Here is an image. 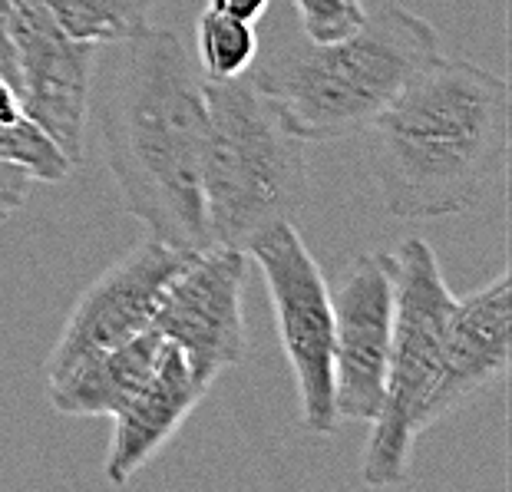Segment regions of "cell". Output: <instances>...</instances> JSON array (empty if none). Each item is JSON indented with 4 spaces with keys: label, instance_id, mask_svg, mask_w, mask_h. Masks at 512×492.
I'll return each instance as SVG.
<instances>
[{
    "label": "cell",
    "instance_id": "1",
    "mask_svg": "<svg viewBox=\"0 0 512 492\" xmlns=\"http://www.w3.org/2000/svg\"><path fill=\"white\" fill-rule=\"evenodd\" d=\"M100 116L103 159L123 209L149 238L172 248H209L202 205V159L209 139L205 76L169 30L146 27L113 43Z\"/></svg>",
    "mask_w": 512,
    "mask_h": 492
},
{
    "label": "cell",
    "instance_id": "2",
    "mask_svg": "<svg viewBox=\"0 0 512 492\" xmlns=\"http://www.w3.org/2000/svg\"><path fill=\"white\" fill-rule=\"evenodd\" d=\"M364 133L387 215L433 222L476 212L509 166V83L473 60L440 57Z\"/></svg>",
    "mask_w": 512,
    "mask_h": 492
},
{
    "label": "cell",
    "instance_id": "3",
    "mask_svg": "<svg viewBox=\"0 0 512 492\" xmlns=\"http://www.w3.org/2000/svg\"><path fill=\"white\" fill-rule=\"evenodd\" d=\"M440 34L420 14L387 4L354 34L281 50L248 73L291 136L337 142L361 136L413 76L440 60Z\"/></svg>",
    "mask_w": 512,
    "mask_h": 492
},
{
    "label": "cell",
    "instance_id": "4",
    "mask_svg": "<svg viewBox=\"0 0 512 492\" xmlns=\"http://www.w3.org/2000/svg\"><path fill=\"white\" fill-rule=\"evenodd\" d=\"M209 139L202 159V205L209 242L248 248L308 205L304 142L291 136L248 76L205 80Z\"/></svg>",
    "mask_w": 512,
    "mask_h": 492
},
{
    "label": "cell",
    "instance_id": "5",
    "mask_svg": "<svg viewBox=\"0 0 512 492\" xmlns=\"http://www.w3.org/2000/svg\"><path fill=\"white\" fill-rule=\"evenodd\" d=\"M456 298L443 278V268L423 238H407L394 251V331H390L384 400L370 420V440L361 459L367 486H397L410 473L413 443L420 430L423 400L437 377Z\"/></svg>",
    "mask_w": 512,
    "mask_h": 492
},
{
    "label": "cell",
    "instance_id": "6",
    "mask_svg": "<svg viewBox=\"0 0 512 492\" xmlns=\"http://www.w3.org/2000/svg\"><path fill=\"white\" fill-rule=\"evenodd\" d=\"M258 261L275 311L281 347L294 374L301 423L311 433H334V308L318 261L291 225H278L245 248Z\"/></svg>",
    "mask_w": 512,
    "mask_h": 492
},
{
    "label": "cell",
    "instance_id": "7",
    "mask_svg": "<svg viewBox=\"0 0 512 492\" xmlns=\"http://www.w3.org/2000/svg\"><path fill=\"white\" fill-rule=\"evenodd\" d=\"M245 271L248 251L242 248L209 245L192 251L152 314V331L176 347L205 387L248 357L242 311Z\"/></svg>",
    "mask_w": 512,
    "mask_h": 492
},
{
    "label": "cell",
    "instance_id": "8",
    "mask_svg": "<svg viewBox=\"0 0 512 492\" xmlns=\"http://www.w3.org/2000/svg\"><path fill=\"white\" fill-rule=\"evenodd\" d=\"M17 100L70 162L83 159L96 43L76 40L43 0H14Z\"/></svg>",
    "mask_w": 512,
    "mask_h": 492
},
{
    "label": "cell",
    "instance_id": "9",
    "mask_svg": "<svg viewBox=\"0 0 512 492\" xmlns=\"http://www.w3.org/2000/svg\"><path fill=\"white\" fill-rule=\"evenodd\" d=\"M334 308V410L337 420L370 423L384 400L394 331V255L364 251L331 291Z\"/></svg>",
    "mask_w": 512,
    "mask_h": 492
},
{
    "label": "cell",
    "instance_id": "10",
    "mask_svg": "<svg viewBox=\"0 0 512 492\" xmlns=\"http://www.w3.org/2000/svg\"><path fill=\"white\" fill-rule=\"evenodd\" d=\"M189 255L192 251L172 248L159 238H143L123 258H116L73 304L57 347L47 357V377L149 331L162 291Z\"/></svg>",
    "mask_w": 512,
    "mask_h": 492
},
{
    "label": "cell",
    "instance_id": "11",
    "mask_svg": "<svg viewBox=\"0 0 512 492\" xmlns=\"http://www.w3.org/2000/svg\"><path fill=\"white\" fill-rule=\"evenodd\" d=\"M512 360V271L499 275L470 298H456L446 324L437 377L423 400L420 430L450 417L456 407L470 403L493 380L509 370Z\"/></svg>",
    "mask_w": 512,
    "mask_h": 492
},
{
    "label": "cell",
    "instance_id": "12",
    "mask_svg": "<svg viewBox=\"0 0 512 492\" xmlns=\"http://www.w3.org/2000/svg\"><path fill=\"white\" fill-rule=\"evenodd\" d=\"M205 393L209 387L192 374L185 357L166 341L159 364L133 390V397L113 413L110 450L103 459L106 483L126 486L179 433V426L192 417Z\"/></svg>",
    "mask_w": 512,
    "mask_h": 492
},
{
    "label": "cell",
    "instance_id": "13",
    "mask_svg": "<svg viewBox=\"0 0 512 492\" xmlns=\"http://www.w3.org/2000/svg\"><path fill=\"white\" fill-rule=\"evenodd\" d=\"M162 351L166 341L149 327L123 344L76 360L67 370L47 377L53 410L63 417H113L159 364Z\"/></svg>",
    "mask_w": 512,
    "mask_h": 492
},
{
    "label": "cell",
    "instance_id": "14",
    "mask_svg": "<svg viewBox=\"0 0 512 492\" xmlns=\"http://www.w3.org/2000/svg\"><path fill=\"white\" fill-rule=\"evenodd\" d=\"M70 37L86 43H119L149 27L156 0H43Z\"/></svg>",
    "mask_w": 512,
    "mask_h": 492
},
{
    "label": "cell",
    "instance_id": "15",
    "mask_svg": "<svg viewBox=\"0 0 512 492\" xmlns=\"http://www.w3.org/2000/svg\"><path fill=\"white\" fill-rule=\"evenodd\" d=\"M195 57L205 80H238L258 60V30L248 20L205 7L195 24Z\"/></svg>",
    "mask_w": 512,
    "mask_h": 492
},
{
    "label": "cell",
    "instance_id": "16",
    "mask_svg": "<svg viewBox=\"0 0 512 492\" xmlns=\"http://www.w3.org/2000/svg\"><path fill=\"white\" fill-rule=\"evenodd\" d=\"M0 156L24 166L37 182H60L73 169V162L57 149V142L27 116L17 123H0Z\"/></svg>",
    "mask_w": 512,
    "mask_h": 492
},
{
    "label": "cell",
    "instance_id": "17",
    "mask_svg": "<svg viewBox=\"0 0 512 492\" xmlns=\"http://www.w3.org/2000/svg\"><path fill=\"white\" fill-rule=\"evenodd\" d=\"M298 10L304 37L314 43H328L354 34L367 20L364 0H291Z\"/></svg>",
    "mask_w": 512,
    "mask_h": 492
},
{
    "label": "cell",
    "instance_id": "18",
    "mask_svg": "<svg viewBox=\"0 0 512 492\" xmlns=\"http://www.w3.org/2000/svg\"><path fill=\"white\" fill-rule=\"evenodd\" d=\"M34 182L37 179L30 176L24 166H17V162L0 156V209L4 212L20 209V205L27 202L30 189H34Z\"/></svg>",
    "mask_w": 512,
    "mask_h": 492
},
{
    "label": "cell",
    "instance_id": "19",
    "mask_svg": "<svg viewBox=\"0 0 512 492\" xmlns=\"http://www.w3.org/2000/svg\"><path fill=\"white\" fill-rule=\"evenodd\" d=\"M0 76L17 93V47H14V0H0Z\"/></svg>",
    "mask_w": 512,
    "mask_h": 492
},
{
    "label": "cell",
    "instance_id": "20",
    "mask_svg": "<svg viewBox=\"0 0 512 492\" xmlns=\"http://www.w3.org/2000/svg\"><path fill=\"white\" fill-rule=\"evenodd\" d=\"M209 7L219 10V14L248 20V24H258V20L268 14L271 0H209Z\"/></svg>",
    "mask_w": 512,
    "mask_h": 492
},
{
    "label": "cell",
    "instance_id": "21",
    "mask_svg": "<svg viewBox=\"0 0 512 492\" xmlns=\"http://www.w3.org/2000/svg\"><path fill=\"white\" fill-rule=\"evenodd\" d=\"M17 119H24V109H20L14 86L0 76V123H17Z\"/></svg>",
    "mask_w": 512,
    "mask_h": 492
},
{
    "label": "cell",
    "instance_id": "22",
    "mask_svg": "<svg viewBox=\"0 0 512 492\" xmlns=\"http://www.w3.org/2000/svg\"><path fill=\"white\" fill-rule=\"evenodd\" d=\"M4 218H7V212H4V209H0V222H4Z\"/></svg>",
    "mask_w": 512,
    "mask_h": 492
}]
</instances>
